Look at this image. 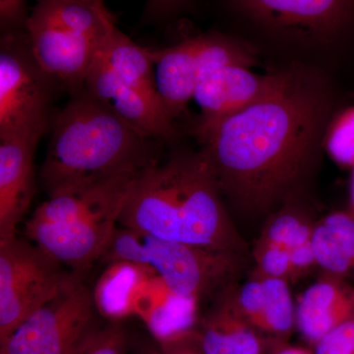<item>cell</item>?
<instances>
[{
  "mask_svg": "<svg viewBox=\"0 0 354 354\" xmlns=\"http://www.w3.org/2000/svg\"><path fill=\"white\" fill-rule=\"evenodd\" d=\"M162 354H205L194 329L156 339Z\"/></svg>",
  "mask_w": 354,
  "mask_h": 354,
  "instance_id": "83f0119b",
  "label": "cell"
},
{
  "mask_svg": "<svg viewBox=\"0 0 354 354\" xmlns=\"http://www.w3.org/2000/svg\"><path fill=\"white\" fill-rule=\"evenodd\" d=\"M27 34L32 57L58 90L74 95L85 88L88 72L106 38L76 34L35 12L30 14Z\"/></svg>",
  "mask_w": 354,
  "mask_h": 354,
  "instance_id": "30bf717a",
  "label": "cell"
},
{
  "mask_svg": "<svg viewBox=\"0 0 354 354\" xmlns=\"http://www.w3.org/2000/svg\"><path fill=\"white\" fill-rule=\"evenodd\" d=\"M244 258L242 254L167 241L120 225L102 260L148 266L174 293L201 302L235 283Z\"/></svg>",
  "mask_w": 354,
  "mask_h": 354,
  "instance_id": "277c9868",
  "label": "cell"
},
{
  "mask_svg": "<svg viewBox=\"0 0 354 354\" xmlns=\"http://www.w3.org/2000/svg\"><path fill=\"white\" fill-rule=\"evenodd\" d=\"M271 354H314L311 349L301 348V346H286L279 344Z\"/></svg>",
  "mask_w": 354,
  "mask_h": 354,
  "instance_id": "4dcf8cb0",
  "label": "cell"
},
{
  "mask_svg": "<svg viewBox=\"0 0 354 354\" xmlns=\"http://www.w3.org/2000/svg\"><path fill=\"white\" fill-rule=\"evenodd\" d=\"M118 218L120 214H106L67 223L29 220L25 234L53 259L83 276L102 259L118 227Z\"/></svg>",
  "mask_w": 354,
  "mask_h": 354,
  "instance_id": "7c38bea8",
  "label": "cell"
},
{
  "mask_svg": "<svg viewBox=\"0 0 354 354\" xmlns=\"http://www.w3.org/2000/svg\"><path fill=\"white\" fill-rule=\"evenodd\" d=\"M312 247L325 274L354 279V209L337 211L316 221Z\"/></svg>",
  "mask_w": 354,
  "mask_h": 354,
  "instance_id": "ffe728a7",
  "label": "cell"
},
{
  "mask_svg": "<svg viewBox=\"0 0 354 354\" xmlns=\"http://www.w3.org/2000/svg\"><path fill=\"white\" fill-rule=\"evenodd\" d=\"M200 301L169 290L158 276L147 279L135 300V315L141 317L156 339L194 329Z\"/></svg>",
  "mask_w": 354,
  "mask_h": 354,
  "instance_id": "d6986e66",
  "label": "cell"
},
{
  "mask_svg": "<svg viewBox=\"0 0 354 354\" xmlns=\"http://www.w3.org/2000/svg\"><path fill=\"white\" fill-rule=\"evenodd\" d=\"M99 55L124 82L158 94L152 53L135 44L116 24L104 39Z\"/></svg>",
  "mask_w": 354,
  "mask_h": 354,
  "instance_id": "7402d4cb",
  "label": "cell"
},
{
  "mask_svg": "<svg viewBox=\"0 0 354 354\" xmlns=\"http://www.w3.org/2000/svg\"><path fill=\"white\" fill-rule=\"evenodd\" d=\"M155 141L135 129L84 88L55 116L41 181L48 197L158 162Z\"/></svg>",
  "mask_w": 354,
  "mask_h": 354,
  "instance_id": "3957f363",
  "label": "cell"
},
{
  "mask_svg": "<svg viewBox=\"0 0 354 354\" xmlns=\"http://www.w3.org/2000/svg\"><path fill=\"white\" fill-rule=\"evenodd\" d=\"M140 174L116 177L48 197L30 220L67 223L106 214L120 215L128 192Z\"/></svg>",
  "mask_w": 354,
  "mask_h": 354,
  "instance_id": "e0dca14e",
  "label": "cell"
},
{
  "mask_svg": "<svg viewBox=\"0 0 354 354\" xmlns=\"http://www.w3.org/2000/svg\"><path fill=\"white\" fill-rule=\"evenodd\" d=\"M314 354H354V316L324 335L313 346Z\"/></svg>",
  "mask_w": 354,
  "mask_h": 354,
  "instance_id": "4316f807",
  "label": "cell"
},
{
  "mask_svg": "<svg viewBox=\"0 0 354 354\" xmlns=\"http://www.w3.org/2000/svg\"><path fill=\"white\" fill-rule=\"evenodd\" d=\"M254 271L251 276L293 281L292 266L288 249L257 239L252 251Z\"/></svg>",
  "mask_w": 354,
  "mask_h": 354,
  "instance_id": "d4e9b609",
  "label": "cell"
},
{
  "mask_svg": "<svg viewBox=\"0 0 354 354\" xmlns=\"http://www.w3.org/2000/svg\"><path fill=\"white\" fill-rule=\"evenodd\" d=\"M64 267L18 236L0 243V344L64 288L73 274Z\"/></svg>",
  "mask_w": 354,
  "mask_h": 354,
  "instance_id": "52a82bcc",
  "label": "cell"
},
{
  "mask_svg": "<svg viewBox=\"0 0 354 354\" xmlns=\"http://www.w3.org/2000/svg\"><path fill=\"white\" fill-rule=\"evenodd\" d=\"M130 337L121 321L101 325L79 346L73 354H127Z\"/></svg>",
  "mask_w": 354,
  "mask_h": 354,
  "instance_id": "484cf974",
  "label": "cell"
},
{
  "mask_svg": "<svg viewBox=\"0 0 354 354\" xmlns=\"http://www.w3.org/2000/svg\"><path fill=\"white\" fill-rule=\"evenodd\" d=\"M39 141L0 138V243L17 236L35 188L34 156Z\"/></svg>",
  "mask_w": 354,
  "mask_h": 354,
  "instance_id": "9a60e30c",
  "label": "cell"
},
{
  "mask_svg": "<svg viewBox=\"0 0 354 354\" xmlns=\"http://www.w3.org/2000/svg\"><path fill=\"white\" fill-rule=\"evenodd\" d=\"M79 1L87 2V3H99L102 0H79Z\"/></svg>",
  "mask_w": 354,
  "mask_h": 354,
  "instance_id": "836d02e7",
  "label": "cell"
},
{
  "mask_svg": "<svg viewBox=\"0 0 354 354\" xmlns=\"http://www.w3.org/2000/svg\"><path fill=\"white\" fill-rule=\"evenodd\" d=\"M29 17L26 8V0H0L2 32L27 29Z\"/></svg>",
  "mask_w": 354,
  "mask_h": 354,
  "instance_id": "f1b7e54d",
  "label": "cell"
},
{
  "mask_svg": "<svg viewBox=\"0 0 354 354\" xmlns=\"http://www.w3.org/2000/svg\"><path fill=\"white\" fill-rule=\"evenodd\" d=\"M235 308L251 326L279 344L295 329V304L290 283L283 279L251 276L239 286H228Z\"/></svg>",
  "mask_w": 354,
  "mask_h": 354,
  "instance_id": "4fadbf2b",
  "label": "cell"
},
{
  "mask_svg": "<svg viewBox=\"0 0 354 354\" xmlns=\"http://www.w3.org/2000/svg\"><path fill=\"white\" fill-rule=\"evenodd\" d=\"M283 76V72L263 76L244 65H223L200 79L193 99L202 109L201 120H215L259 101L279 85Z\"/></svg>",
  "mask_w": 354,
  "mask_h": 354,
  "instance_id": "5bb4252c",
  "label": "cell"
},
{
  "mask_svg": "<svg viewBox=\"0 0 354 354\" xmlns=\"http://www.w3.org/2000/svg\"><path fill=\"white\" fill-rule=\"evenodd\" d=\"M93 291L73 272L64 288L0 344L7 354H73L100 327Z\"/></svg>",
  "mask_w": 354,
  "mask_h": 354,
  "instance_id": "8992f818",
  "label": "cell"
},
{
  "mask_svg": "<svg viewBox=\"0 0 354 354\" xmlns=\"http://www.w3.org/2000/svg\"><path fill=\"white\" fill-rule=\"evenodd\" d=\"M85 90L104 102L128 124L157 141H176L178 130L157 93L120 78L97 53L86 79Z\"/></svg>",
  "mask_w": 354,
  "mask_h": 354,
  "instance_id": "8fae6325",
  "label": "cell"
},
{
  "mask_svg": "<svg viewBox=\"0 0 354 354\" xmlns=\"http://www.w3.org/2000/svg\"><path fill=\"white\" fill-rule=\"evenodd\" d=\"M329 109L320 79L290 70L259 101L230 115L200 120L195 134L202 152L237 216L266 221L297 202L315 162Z\"/></svg>",
  "mask_w": 354,
  "mask_h": 354,
  "instance_id": "6da1fadb",
  "label": "cell"
},
{
  "mask_svg": "<svg viewBox=\"0 0 354 354\" xmlns=\"http://www.w3.org/2000/svg\"><path fill=\"white\" fill-rule=\"evenodd\" d=\"M189 0H147L144 20L157 22L183 9Z\"/></svg>",
  "mask_w": 354,
  "mask_h": 354,
  "instance_id": "f546056e",
  "label": "cell"
},
{
  "mask_svg": "<svg viewBox=\"0 0 354 354\" xmlns=\"http://www.w3.org/2000/svg\"><path fill=\"white\" fill-rule=\"evenodd\" d=\"M151 53L157 65L158 95L174 120L185 111L205 74L225 64L249 67L254 64L253 55L245 46L221 35L192 37Z\"/></svg>",
  "mask_w": 354,
  "mask_h": 354,
  "instance_id": "ba28073f",
  "label": "cell"
},
{
  "mask_svg": "<svg viewBox=\"0 0 354 354\" xmlns=\"http://www.w3.org/2000/svg\"><path fill=\"white\" fill-rule=\"evenodd\" d=\"M325 146L330 158L346 167L354 165V106L344 109L330 123Z\"/></svg>",
  "mask_w": 354,
  "mask_h": 354,
  "instance_id": "cb8c5ba5",
  "label": "cell"
},
{
  "mask_svg": "<svg viewBox=\"0 0 354 354\" xmlns=\"http://www.w3.org/2000/svg\"><path fill=\"white\" fill-rule=\"evenodd\" d=\"M239 15L272 36L329 43L354 20V0H228Z\"/></svg>",
  "mask_w": 354,
  "mask_h": 354,
  "instance_id": "9c48e42d",
  "label": "cell"
},
{
  "mask_svg": "<svg viewBox=\"0 0 354 354\" xmlns=\"http://www.w3.org/2000/svg\"><path fill=\"white\" fill-rule=\"evenodd\" d=\"M135 354H162L160 353V348H158V344H147L143 348L138 349Z\"/></svg>",
  "mask_w": 354,
  "mask_h": 354,
  "instance_id": "1f68e13d",
  "label": "cell"
},
{
  "mask_svg": "<svg viewBox=\"0 0 354 354\" xmlns=\"http://www.w3.org/2000/svg\"><path fill=\"white\" fill-rule=\"evenodd\" d=\"M316 221L298 203H290L265 221L258 239L290 251L312 241Z\"/></svg>",
  "mask_w": 354,
  "mask_h": 354,
  "instance_id": "603a6c76",
  "label": "cell"
},
{
  "mask_svg": "<svg viewBox=\"0 0 354 354\" xmlns=\"http://www.w3.org/2000/svg\"><path fill=\"white\" fill-rule=\"evenodd\" d=\"M354 316V286L348 279L325 274L295 304V329L314 346Z\"/></svg>",
  "mask_w": 354,
  "mask_h": 354,
  "instance_id": "2e32d148",
  "label": "cell"
},
{
  "mask_svg": "<svg viewBox=\"0 0 354 354\" xmlns=\"http://www.w3.org/2000/svg\"><path fill=\"white\" fill-rule=\"evenodd\" d=\"M0 354H7V353H6V351H1V349H0Z\"/></svg>",
  "mask_w": 354,
  "mask_h": 354,
  "instance_id": "e575fe53",
  "label": "cell"
},
{
  "mask_svg": "<svg viewBox=\"0 0 354 354\" xmlns=\"http://www.w3.org/2000/svg\"><path fill=\"white\" fill-rule=\"evenodd\" d=\"M57 86L32 57L27 29L3 32L0 50V138L39 141L51 122Z\"/></svg>",
  "mask_w": 354,
  "mask_h": 354,
  "instance_id": "5b68a950",
  "label": "cell"
},
{
  "mask_svg": "<svg viewBox=\"0 0 354 354\" xmlns=\"http://www.w3.org/2000/svg\"><path fill=\"white\" fill-rule=\"evenodd\" d=\"M118 225L141 234L246 255L204 153L177 152L135 179Z\"/></svg>",
  "mask_w": 354,
  "mask_h": 354,
  "instance_id": "7a4b0ae2",
  "label": "cell"
},
{
  "mask_svg": "<svg viewBox=\"0 0 354 354\" xmlns=\"http://www.w3.org/2000/svg\"><path fill=\"white\" fill-rule=\"evenodd\" d=\"M213 298L211 308L194 327L205 354H264V335L235 308L228 286Z\"/></svg>",
  "mask_w": 354,
  "mask_h": 354,
  "instance_id": "ac0fdd59",
  "label": "cell"
},
{
  "mask_svg": "<svg viewBox=\"0 0 354 354\" xmlns=\"http://www.w3.org/2000/svg\"><path fill=\"white\" fill-rule=\"evenodd\" d=\"M157 276L148 266L114 261L97 279L93 297L100 315L109 321H121L135 314V300L147 279Z\"/></svg>",
  "mask_w": 354,
  "mask_h": 354,
  "instance_id": "44dd1931",
  "label": "cell"
},
{
  "mask_svg": "<svg viewBox=\"0 0 354 354\" xmlns=\"http://www.w3.org/2000/svg\"><path fill=\"white\" fill-rule=\"evenodd\" d=\"M351 209H354V165L353 167V177H351Z\"/></svg>",
  "mask_w": 354,
  "mask_h": 354,
  "instance_id": "d6a6232c",
  "label": "cell"
}]
</instances>
